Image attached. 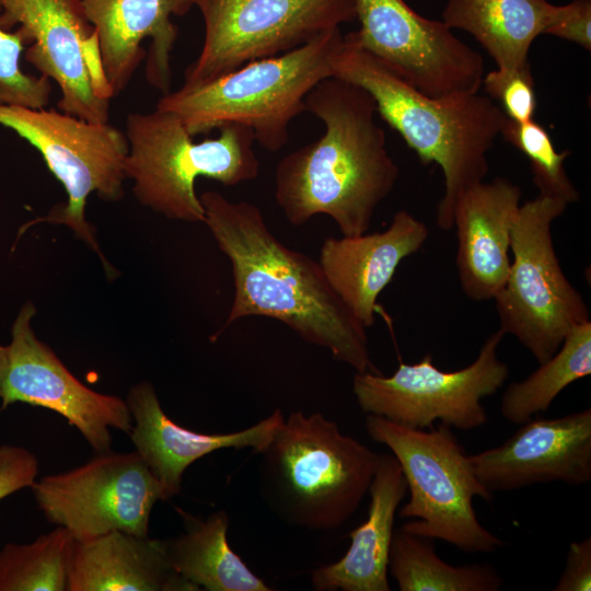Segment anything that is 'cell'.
<instances>
[{
  "mask_svg": "<svg viewBox=\"0 0 591 591\" xmlns=\"http://www.w3.org/2000/svg\"><path fill=\"white\" fill-rule=\"evenodd\" d=\"M333 77L364 89L376 113L396 130L424 165L436 163L444 177V194L436 223L453 228L454 206L462 193L483 182L487 153L506 118L497 103L479 92L428 96L392 72L347 34L333 60Z\"/></svg>",
  "mask_w": 591,
  "mask_h": 591,
  "instance_id": "3957f363",
  "label": "cell"
},
{
  "mask_svg": "<svg viewBox=\"0 0 591 591\" xmlns=\"http://www.w3.org/2000/svg\"><path fill=\"white\" fill-rule=\"evenodd\" d=\"M127 405L135 425L130 437L136 452L159 482L164 500L181 491L185 470L196 460L220 449L252 448L262 452L283 424L280 409L254 426L229 433H201L175 424L161 407L150 382L131 386Z\"/></svg>",
  "mask_w": 591,
  "mask_h": 591,
  "instance_id": "ac0fdd59",
  "label": "cell"
},
{
  "mask_svg": "<svg viewBox=\"0 0 591 591\" xmlns=\"http://www.w3.org/2000/svg\"><path fill=\"white\" fill-rule=\"evenodd\" d=\"M170 565L165 543L120 530L73 540L67 591H197Z\"/></svg>",
  "mask_w": 591,
  "mask_h": 591,
  "instance_id": "44dd1931",
  "label": "cell"
},
{
  "mask_svg": "<svg viewBox=\"0 0 591 591\" xmlns=\"http://www.w3.org/2000/svg\"><path fill=\"white\" fill-rule=\"evenodd\" d=\"M26 45L19 28L12 32L0 26V103L43 108L50 100V80L22 70L21 57Z\"/></svg>",
  "mask_w": 591,
  "mask_h": 591,
  "instance_id": "f1b7e54d",
  "label": "cell"
},
{
  "mask_svg": "<svg viewBox=\"0 0 591 591\" xmlns=\"http://www.w3.org/2000/svg\"><path fill=\"white\" fill-rule=\"evenodd\" d=\"M389 571L401 591H498L503 578L487 564L452 566L434 551L433 540L394 530Z\"/></svg>",
  "mask_w": 591,
  "mask_h": 591,
  "instance_id": "d4e9b609",
  "label": "cell"
},
{
  "mask_svg": "<svg viewBox=\"0 0 591 591\" xmlns=\"http://www.w3.org/2000/svg\"><path fill=\"white\" fill-rule=\"evenodd\" d=\"M0 125L12 129L43 157L48 170L61 183L67 201L55 207L47 221L65 224L100 257L107 275L114 270L103 256L93 227L85 219L90 194L105 201L124 196L126 136L107 123H94L56 109L0 103Z\"/></svg>",
  "mask_w": 591,
  "mask_h": 591,
  "instance_id": "9c48e42d",
  "label": "cell"
},
{
  "mask_svg": "<svg viewBox=\"0 0 591 591\" xmlns=\"http://www.w3.org/2000/svg\"><path fill=\"white\" fill-rule=\"evenodd\" d=\"M521 188L503 177L479 182L457 198L453 211L461 287L472 300L494 299L510 268L512 225Z\"/></svg>",
  "mask_w": 591,
  "mask_h": 591,
  "instance_id": "ffe728a7",
  "label": "cell"
},
{
  "mask_svg": "<svg viewBox=\"0 0 591 591\" xmlns=\"http://www.w3.org/2000/svg\"><path fill=\"white\" fill-rule=\"evenodd\" d=\"M544 34L572 42L591 49V0H572L554 7V12Z\"/></svg>",
  "mask_w": 591,
  "mask_h": 591,
  "instance_id": "4dcf8cb0",
  "label": "cell"
},
{
  "mask_svg": "<svg viewBox=\"0 0 591 591\" xmlns=\"http://www.w3.org/2000/svg\"><path fill=\"white\" fill-rule=\"evenodd\" d=\"M199 199L204 223L232 268L234 296L224 326L246 316L270 317L357 372L380 373L367 327L334 291L318 260L282 244L256 205L215 190Z\"/></svg>",
  "mask_w": 591,
  "mask_h": 591,
  "instance_id": "6da1fadb",
  "label": "cell"
},
{
  "mask_svg": "<svg viewBox=\"0 0 591 591\" xmlns=\"http://www.w3.org/2000/svg\"><path fill=\"white\" fill-rule=\"evenodd\" d=\"M360 27L351 39L403 81L431 97L480 91L482 55L443 22L414 11L404 0H356Z\"/></svg>",
  "mask_w": 591,
  "mask_h": 591,
  "instance_id": "7c38bea8",
  "label": "cell"
},
{
  "mask_svg": "<svg viewBox=\"0 0 591 591\" xmlns=\"http://www.w3.org/2000/svg\"><path fill=\"white\" fill-rule=\"evenodd\" d=\"M367 520L349 533L350 546L337 561L313 570L317 591H389V557L395 513L407 494L402 468L391 453L379 455L369 491Z\"/></svg>",
  "mask_w": 591,
  "mask_h": 591,
  "instance_id": "7402d4cb",
  "label": "cell"
},
{
  "mask_svg": "<svg viewBox=\"0 0 591 591\" xmlns=\"http://www.w3.org/2000/svg\"><path fill=\"white\" fill-rule=\"evenodd\" d=\"M591 374V322L573 327L557 351L529 376L508 385L501 397L502 417L522 425L545 413L571 383Z\"/></svg>",
  "mask_w": 591,
  "mask_h": 591,
  "instance_id": "484cf974",
  "label": "cell"
},
{
  "mask_svg": "<svg viewBox=\"0 0 591 591\" xmlns=\"http://www.w3.org/2000/svg\"><path fill=\"white\" fill-rule=\"evenodd\" d=\"M201 13V50L183 85L212 81L253 60L292 50L357 18L356 0H190Z\"/></svg>",
  "mask_w": 591,
  "mask_h": 591,
  "instance_id": "30bf717a",
  "label": "cell"
},
{
  "mask_svg": "<svg viewBox=\"0 0 591 591\" xmlns=\"http://www.w3.org/2000/svg\"><path fill=\"white\" fill-rule=\"evenodd\" d=\"M217 138L195 142L181 118L169 111L131 113L126 118V178L144 207L178 221L202 222L205 210L195 190L199 176L224 186L255 179L259 161L246 126L227 124Z\"/></svg>",
  "mask_w": 591,
  "mask_h": 591,
  "instance_id": "8992f818",
  "label": "cell"
},
{
  "mask_svg": "<svg viewBox=\"0 0 591 591\" xmlns=\"http://www.w3.org/2000/svg\"><path fill=\"white\" fill-rule=\"evenodd\" d=\"M36 309L26 302L11 329L8 368L0 397L3 406L16 402L45 407L76 427L97 453L111 451V429L130 433L127 402L81 383L32 327Z\"/></svg>",
  "mask_w": 591,
  "mask_h": 591,
  "instance_id": "9a60e30c",
  "label": "cell"
},
{
  "mask_svg": "<svg viewBox=\"0 0 591 591\" xmlns=\"http://www.w3.org/2000/svg\"><path fill=\"white\" fill-rule=\"evenodd\" d=\"M344 42L339 27L325 31L281 55L253 60L212 81L165 93L157 108L176 114L192 136L240 124L268 151L282 149L293 118L306 112L305 97L333 77Z\"/></svg>",
  "mask_w": 591,
  "mask_h": 591,
  "instance_id": "5b68a950",
  "label": "cell"
},
{
  "mask_svg": "<svg viewBox=\"0 0 591 591\" xmlns=\"http://www.w3.org/2000/svg\"><path fill=\"white\" fill-rule=\"evenodd\" d=\"M72 541L57 526L30 544H5L0 552V591H67Z\"/></svg>",
  "mask_w": 591,
  "mask_h": 591,
  "instance_id": "4316f807",
  "label": "cell"
},
{
  "mask_svg": "<svg viewBox=\"0 0 591 591\" xmlns=\"http://www.w3.org/2000/svg\"><path fill=\"white\" fill-rule=\"evenodd\" d=\"M38 474L36 456L25 448L0 445V500L31 487Z\"/></svg>",
  "mask_w": 591,
  "mask_h": 591,
  "instance_id": "1f68e13d",
  "label": "cell"
},
{
  "mask_svg": "<svg viewBox=\"0 0 591 591\" xmlns=\"http://www.w3.org/2000/svg\"><path fill=\"white\" fill-rule=\"evenodd\" d=\"M8 368V347L0 345V395L2 391V384Z\"/></svg>",
  "mask_w": 591,
  "mask_h": 591,
  "instance_id": "836d02e7",
  "label": "cell"
},
{
  "mask_svg": "<svg viewBox=\"0 0 591 591\" xmlns=\"http://www.w3.org/2000/svg\"><path fill=\"white\" fill-rule=\"evenodd\" d=\"M305 107L325 132L278 162L275 200L294 227L325 215L341 235L364 233L399 174L374 120V100L364 89L331 77L308 93Z\"/></svg>",
  "mask_w": 591,
  "mask_h": 591,
  "instance_id": "7a4b0ae2",
  "label": "cell"
},
{
  "mask_svg": "<svg viewBox=\"0 0 591 591\" xmlns=\"http://www.w3.org/2000/svg\"><path fill=\"white\" fill-rule=\"evenodd\" d=\"M468 459L493 494L547 483L586 485L591 480V409L532 418L502 444Z\"/></svg>",
  "mask_w": 591,
  "mask_h": 591,
  "instance_id": "2e32d148",
  "label": "cell"
},
{
  "mask_svg": "<svg viewBox=\"0 0 591 591\" xmlns=\"http://www.w3.org/2000/svg\"><path fill=\"white\" fill-rule=\"evenodd\" d=\"M97 35L101 62L113 95L130 82L146 55L141 43L150 39L146 61L148 82L170 92L171 58L178 30L172 15H184L190 0H81Z\"/></svg>",
  "mask_w": 591,
  "mask_h": 591,
  "instance_id": "e0dca14e",
  "label": "cell"
},
{
  "mask_svg": "<svg viewBox=\"0 0 591 591\" xmlns=\"http://www.w3.org/2000/svg\"><path fill=\"white\" fill-rule=\"evenodd\" d=\"M428 236L422 221L399 210L384 231L325 239L318 263L341 301L364 327H370L380 293L402 260L416 253Z\"/></svg>",
  "mask_w": 591,
  "mask_h": 591,
  "instance_id": "d6986e66",
  "label": "cell"
},
{
  "mask_svg": "<svg viewBox=\"0 0 591 591\" xmlns=\"http://www.w3.org/2000/svg\"><path fill=\"white\" fill-rule=\"evenodd\" d=\"M15 25L31 45L24 58L61 92L59 111L107 123L114 97L104 74L97 35L81 0H1L0 26Z\"/></svg>",
  "mask_w": 591,
  "mask_h": 591,
  "instance_id": "5bb4252c",
  "label": "cell"
},
{
  "mask_svg": "<svg viewBox=\"0 0 591 591\" xmlns=\"http://www.w3.org/2000/svg\"><path fill=\"white\" fill-rule=\"evenodd\" d=\"M555 4L547 0H447L442 21L470 33L497 69L530 67L529 51L544 34Z\"/></svg>",
  "mask_w": 591,
  "mask_h": 591,
  "instance_id": "603a6c76",
  "label": "cell"
},
{
  "mask_svg": "<svg viewBox=\"0 0 591 591\" xmlns=\"http://www.w3.org/2000/svg\"><path fill=\"white\" fill-rule=\"evenodd\" d=\"M46 519L83 541L120 530L149 532L150 513L162 488L135 451H107L73 470L47 475L31 486Z\"/></svg>",
  "mask_w": 591,
  "mask_h": 591,
  "instance_id": "4fadbf2b",
  "label": "cell"
},
{
  "mask_svg": "<svg viewBox=\"0 0 591 591\" xmlns=\"http://www.w3.org/2000/svg\"><path fill=\"white\" fill-rule=\"evenodd\" d=\"M500 136L530 161L533 183L538 194L564 200H579V192L568 177L564 162L570 151H557L546 129L534 119L517 123L505 118Z\"/></svg>",
  "mask_w": 591,
  "mask_h": 591,
  "instance_id": "83f0119b",
  "label": "cell"
},
{
  "mask_svg": "<svg viewBox=\"0 0 591 591\" xmlns=\"http://www.w3.org/2000/svg\"><path fill=\"white\" fill-rule=\"evenodd\" d=\"M259 482L270 509L288 524L340 528L369 491L379 455L321 413L293 412L262 451Z\"/></svg>",
  "mask_w": 591,
  "mask_h": 591,
  "instance_id": "277c9868",
  "label": "cell"
},
{
  "mask_svg": "<svg viewBox=\"0 0 591 591\" xmlns=\"http://www.w3.org/2000/svg\"><path fill=\"white\" fill-rule=\"evenodd\" d=\"M505 337L500 329L482 345L476 359L456 371H442L430 354L417 363L401 362L396 371L357 372L352 381L356 401L366 414L415 428L436 421L459 430H473L487 421L483 398L494 395L507 381L509 367L498 358Z\"/></svg>",
  "mask_w": 591,
  "mask_h": 591,
  "instance_id": "8fae6325",
  "label": "cell"
},
{
  "mask_svg": "<svg viewBox=\"0 0 591 591\" xmlns=\"http://www.w3.org/2000/svg\"><path fill=\"white\" fill-rule=\"evenodd\" d=\"M591 590V537L569 545L564 570L554 591Z\"/></svg>",
  "mask_w": 591,
  "mask_h": 591,
  "instance_id": "d6a6232c",
  "label": "cell"
},
{
  "mask_svg": "<svg viewBox=\"0 0 591 591\" xmlns=\"http://www.w3.org/2000/svg\"><path fill=\"white\" fill-rule=\"evenodd\" d=\"M186 533L164 541L172 568L199 590H273L244 564L227 538L229 517L224 510L206 520L186 515Z\"/></svg>",
  "mask_w": 591,
  "mask_h": 591,
  "instance_id": "cb8c5ba5",
  "label": "cell"
},
{
  "mask_svg": "<svg viewBox=\"0 0 591 591\" xmlns=\"http://www.w3.org/2000/svg\"><path fill=\"white\" fill-rule=\"evenodd\" d=\"M366 430L373 441L391 450L405 477L409 498L398 514L413 520L403 530L468 554L495 553L506 544L476 515L474 498L489 502L494 494L476 477L451 427L440 422L415 429L368 414Z\"/></svg>",
  "mask_w": 591,
  "mask_h": 591,
  "instance_id": "52a82bcc",
  "label": "cell"
},
{
  "mask_svg": "<svg viewBox=\"0 0 591 591\" xmlns=\"http://www.w3.org/2000/svg\"><path fill=\"white\" fill-rule=\"evenodd\" d=\"M482 85L488 96L499 103L498 106L508 119L517 123L534 119L537 101L531 67L491 70L484 76Z\"/></svg>",
  "mask_w": 591,
  "mask_h": 591,
  "instance_id": "f546056e",
  "label": "cell"
},
{
  "mask_svg": "<svg viewBox=\"0 0 591 591\" xmlns=\"http://www.w3.org/2000/svg\"><path fill=\"white\" fill-rule=\"evenodd\" d=\"M567 204L538 194L520 205L512 225L509 274L494 298L499 329L514 336L538 363L566 335L590 321L581 293L566 277L553 243L552 224Z\"/></svg>",
  "mask_w": 591,
  "mask_h": 591,
  "instance_id": "ba28073f",
  "label": "cell"
}]
</instances>
